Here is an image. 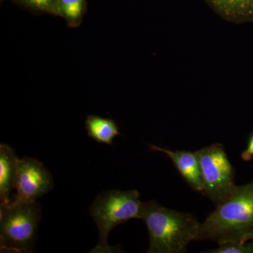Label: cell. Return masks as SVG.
Masks as SVG:
<instances>
[{
	"mask_svg": "<svg viewBox=\"0 0 253 253\" xmlns=\"http://www.w3.org/2000/svg\"><path fill=\"white\" fill-rule=\"evenodd\" d=\"M197 240L253 241V181L237 186L201 224Z\"/></svg>",
	"mask_w": 253,
	"mask_h": 253,
	"instance_id": "obj_1",
	"label": "cell"
},
{
	"mask_svg": "<svg viewBox=\"0 0 253 253\" xmlns=\"http://www.w3.org/2000/svg\"><path fill=\"white\" fill-rule=\"evenodd\" d=\"M139 219L149 231L148 253H183L191 241H196L201 224L188 213L169 209L155 201L141 204Z\"/></svg>",
	"mask_w": 253,
	"mask_h": 253,
	"instance_id": "obj_2",
	"label": "cell"
},
{
	"mask_svg": "<svg viewBox=\"0 0 253 253\" xmlns=\"http://www.w3.org/2000/svg\"><path fill=\"white\" fill-rule=\"evenodd\" d=\"M42 218L41 205L37 201L11 200L0 206L1 253H32Z\"/></svg>",
	"mask_w": 253,
	"mask_h": 253,
	"instance_id": "obj_3",
	"label": "cell"
},
{
	"mask_svg": "<svg viewBox=\"0 0 253 253\" xmlns=\"http://www.w3.org/2000/svg\"><path fill=\"white\" fill-rule=\"evenodd\" d=\"M142 202L136 190L122 191L107 190L100 194L91 205L89 215L99 229V242L90 253L118 252L108 243V237L113 228L130 219L139 218Z\"/></svg>",
	"mask_w": 253,
	"mask_h": 253,
	"instance_id": "obj_4",
	"label": "cell"
},
{
	"mask_svg": "<svg viewBox=\"0 0 253 253\" xmlns=\"http://www.w3.org/2000/svg\"><path fill=\"white\" fill-rule=\"evenodd\" d=\"M196 153L201 168L203 193L219 204L236 187L232 166L221 144L211 145Z\"/></svg>",
	"mask_w": 253,
	"mask_h": 253,
	"instance_id": "obj_5",
	"label": "cell"
},
{
	"mask_svg": "<svg viewBox=\"0 0 253 253\" xmlns=\"http://www.w3.org/2000/svg\"><path fill=\"white\" fill-rule=\"evenodd\" d=\"M54 186L51 173L41 162L33 158L17 160L14 189V200L34 201L47 194Z\"/></svg>",
	"mask_w": 253,
	"mask_h": 253,
	"instance_id": "obj_6",
	"label": "cell"
},
{
	"mask_svg": "<svg viewBox=\"0 0 253 253\" xmlns=\"http://www.w3.org/2000/svg\"><path fill=\"white\" fill-rule=\"evenodd\" d=\"M149 147L152 151H160L167 155L172 160L174 166L191 186V189L203 192L201 168L196 152L186 151H172L152 144H150Z\"/></svg>",
	"mask_w": 253,
	"mask_h": 253,
	"instance_id": "obj_7",
	"label": "cell"
},
{
	"mask_svg": "<svg viewBox=\"0 0 253 253\" xmlns=\"http://www.w3.org/2000/svg\"><path fill=\"white\" fill-rule=\"evenodd\" d=\"M18 158L9 146L0 145V206L9 204L14 189Z\"/></svg>",
	"mask_w": 253,
	"mask_h": 253,
	"instance_id": "obj_8",
	"label": "cell"
},
{
	"mask_svg": "<svg viewBox=\"0 0 253 253\" xmlns=\"http://www.w3.org/2000/svg\"><path fill=\"white\" fill-rule=\"evenodd\" d=\"M85 129L89 137L101 144L112 145L113 139L121 135L118 125L113 120L94 115L86 117Z\"/></svg>",
	"mask_w": 253,
	"mask_h": 253,
	"instance_id": "obj_9",
	"label": "cell"
},
{
	"mask_svg": "<svg viewBox=\"0 0 253 253\" xmlns=\"http://www.w3.org/2000/svg\"><path fill=\"white\" fill-rule=\"evenodd\" d=\"M87 9L86 0H57L55 16L62 18L69 28L79 27Z\"/></svg>",
	"mask_w": 253,
	"mask_h": 253,
	"instance_id": "obj_10",
	"label": "cell"
},
{
	"mask_svg": "<svg viewBox=\"0 0 253 253\" xmlns=\"http://www.w3.org/2000/svg\"><path fill=\"white\" fill-rule=\"evenodd\" d=\"M224 14L239 22H253V0H211Z\"/></svg>",
	"mask_w": 253,
	"mask_h": 253,
	"instance_id": "obj_11",
	"label": "cell"
},
{
	"mask_svg": "<svg viewBox=\"0 0 253 253\" xmlns=\"http://www.w3.org/2000/svg\"><path fill=\"white\" fill-rule=\"evenodd\" d=\"M13 3L37 14L55 16L57 0H11Z\"/></svg>",
	"mask_w": 253,
	"mask_h": 253,
	"instance_id": "obj_12",
	"label": "cell"
},
{
	"mask_svg": "<svg viewBox=\"0 0 253 253\" xmlns=\"http://www.w3.org/2000/svg\"><path fill=\"white\" fill-rule=\"evenodd\" d=\"M205 253H253V241L250 243L227 242L219 243V248Z\"/></svg>",
	"mask_w": 253,
	"mask_h": 253,
	"instance_id": "obj_13",
	"label": "cell"
},
{
	"mask_svg": "<svg viewBox=\"0 0 253 253\" xmlns=\"http://www.w3.org/2000/svg\"><path fill=\"white\" fill-rule=\"evenodd\" d=\"M253 157V134L250 138L247 149L241 154V158L244 161H250Z\"/></svg>",
	"mask_w": 253,
	"mask_h": 253,
	"instance_id": "obj_14",
	"label": "cell"
},
{
	"mask_svg": "<svg viewBox=\"0 0 253 253\" xmlns=\"http://www.w3.org/2000/svg\"><path fill=\"white\" fill-rule=\"evenodd\" d=\"M0 1H1V2H2V1H6V0H0Z\"/></svg>",
	"mask_w": 253,
	"mask_h": 253,
	"instance_id": "obj_15",
	"label": "cell"
}]
</instances>
